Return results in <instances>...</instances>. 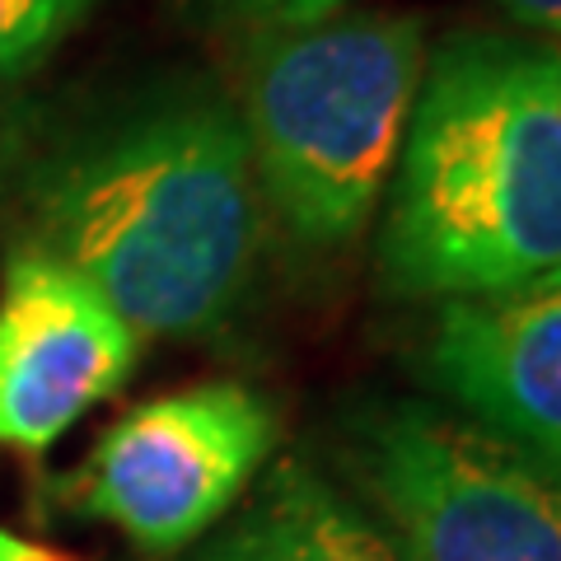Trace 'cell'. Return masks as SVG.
Returning a JSON list of instances; mask_svg holds the SVG:
<instances>
[{
  "label": "cell",
  "mask_w": 561,
  "mask_h": 561,
  "mask_svg": "<svg viewBox=\"0 0 561 561\" xmlns=\"http://www.w3.org/2000/svg\"><path fill=\"white\" fill-rule=\"evenodd\" d=\"M262 210L234 103L164 90L38 173L33 249L90 280L140 337H210L253 286Z\"/></svg>",
  "instance_id": "6da1fadb"
},
{
  "label": "cell",
  "mask_w": 561,
  "mask_h": 561,
  "mask_svg": "<svg viewBox=\"0 0 561 561\" xmlns=\"http://www.w3.org/2000/svg\"><path fill=\"white\" fill-rule=\"evenodd\" d=\"M496 5L511 14V20L529 24L534 33H548V38H561V0H496Z\"/></svg>",
  "instance_id": "8fae6325"
},
{
  "label": "cell",
  "mask_w": 561,
  "mask_h": 561,
  "mask_svg": "<svg viewBox=\"0 0 561 561\" xmlns=\"http://www.w3.org/2000/svg\"><path fill=\"white\" fill-rule=\"evenodd\" d=\"M192 561H402L389 534L305 459H280Z\"/></svg>",
  "instance_id": "ba28073f"
},
{
  "label": "cell",
  "mask_w": 561,
  "mask_h": 561,
  "mask_svg": "<svg viewBox=\"0 0 561 561\" xmlns=\"http://www.w3.org/2000/svg\"><path fill=\"white\" fill-rule=\"evenodd\" d=\"M346 463L402 561H561V472L431 402H379Z\"/></svg>",
  "instance_id": "277c9868"
},
{
  "label": "cell",
  "mask_w": 561,
  "mask_h": 561,
  "mask_svg": "<svg viewBox=\"0 0 561 561\" xmlns=\"http://www.w3.org/2000/svg\"><path fill=\"white\" fill-rule=\"evenodd\" d=\"M379 286L478 300L561 272V47L454 33L426 57L383 192Z\"/></svg>",
  "instance_id": "7a4b0ae2"
},
{
  "label": "cell",
  "mask_w": 561,
  "mask_h": 561,
  "mask_svg": "<svg viewBox=\"0 0 561 561\" xmlns=\"http://www.w3.org/2000/svg\"><path fill=\"white\" fill-rule=\"evenodd\" d=\"M0 561H80V557H66L57 548H43V542H28L20 534L0 529Z\"/></svg>",
  "instance_id": "7c38bea8"
},
{
  "label": "cell",
  "mask_w": 561,
  "mask_h": 561,
  "mask_svg": "<svg viewBox=\"0 0 561 561\" xmlns=\"http://www.w3.org/2000/svg\"><path fill=\"white\" fill-rule=\"evenodd\" d=\"M225 20L249 24L253 33H272V28H305V24H323L332 14H346L356 0H210Z\"/></svg>",
  "instance_id": "30bf717a"
},
{
  "label": "cell",
  "mask_w": 561,
  "mask_h": 561,
  "mask_svg": "<svg viewBox=\"0 0 561 561\" xmlns=\"http://www.w3.org/2000/svg\"><path fill=\"white\" fill-rule=\"evenodd\" d=\"M421 365L459 416L561 472V272L440 305Z\"/></svg>",
  "instance_id": "52a82bcc"
},
{
  "label": "cell",
  "mask_w": 561,
  "mask_h": 561,
  "mask_svg": "<svg viewBox=\"0 0 561 561\" xmlns=\"http://www.w3.org/2000/svg\"><path fill=\"white\" fill-rule=\"evenodd\" d=\"M426 24L416 14L346 10L323 24L253 33L239 122L262 206L295 243L337 253L379 210L398 169Z\"/></svg>",
  "instance_id": "3957f363"
},
{
  "label": "cell",
  "mask_w": 561,
  "mask_h": 561,
  "mask_svg": "<svg viewBox=\"0 0 561 561\" xmlns=\"http://www.w3.org/2000/svg\"><path fill=\"white\" fill-rule=\"evenodd\" d=\"M276 449V412L239 379L173 389L99 435L70 505L146 552H179L234 511Z\"/></svg>",
  "instance_id": "5b68a950"
},
{
  "label": "cell",
  "mask_w": 561,
  "mask_h": 561,
  "mask_svg": "<svg viewBox=\"0 0 561 561\" xmlns=\"http://www.w3.org/2000/svg\"><path fill=\"white\" fill-rule=\"evenodd\" d=\"M99 0H0V84L28 76L94 14Z\"/></svg>",
  "instance_id": "9c48e42d"
},
{
  "label": "cell",
  "mask_w": 561,
  "mask_h": 561,
  "mask_svg": "<svg viewBox=\"0 0 561 561\" xmlns=\"http://www.w3.org/2000/svg\"><path fill=\"white\" fill-rule=\"evenodd\" d=\"M140 332L43 249L0 280V449L47 454L136 375Z\"/></svg>",
  "instance_id": "8992f818"
}]
</instances>
